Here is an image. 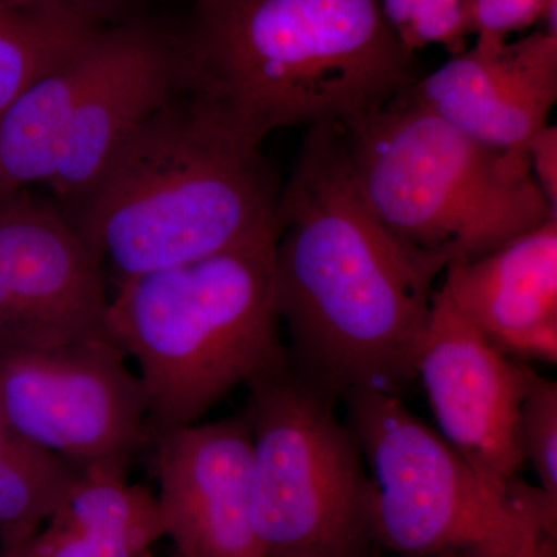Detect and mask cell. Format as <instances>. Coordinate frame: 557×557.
Masks as SVG:
<instances>
[{"mask_svg":"<svg viewBox=\"0 0 557 557\" xmlns=\"http://www.w3.org/2000/svg\"><path fill=\"white\" fill-rule=\"evenodd\" d=\"M446 260L388 228L359 189L343 127L307 132L282 188L274 278L289 362L335 398H401Z\"/></svg>","mask_w":557,"mask_h":557,"instance_id":"obj_1","label":"cell"},{"mask_svg":"<svg viewBox=\"0 0 557 557\" xmlns=\"http://www.w3.org/2000/svg\"><path fill=\"white\" fill-rule=\"evenodd\" d=\"M180 40L186 87L259 145L346 126L418 79L381 0H196Z\"/></svg>","mask_w":557,"mask_h":557,"instance_id":"obj_2","label":"cell"},{"mask_svg":"<svg viewBox=\"0 0 557 557\" xmlns=\"http://www.w3.org/2000/svg\"><path fill=\"white\" fill-rule=\"evenodd\" d=\"M282 188L262 145L185 86L60 207L120 282L277 240Z\"/></svg>","mask_w":557,"mask_h":557,"instance_id":"obj_3","label":"cell"},{"mask_svg":"<svg viewBox=\"0 0 557 557\" xmlns=\"http://www.w3.org/2000/svg\"><path fill=\"white\" fill-rule=\"evenodd\" d=\"M276 240L116 282L106 332L139 366L152 438L199 423L233 388L289 361Z\"/></svg>","mask_w":557,"mask_h":557,"instance_id":"obj_4","label":"cell"},{"mask_svg":"<svg viewBox=\"0 0 557 557\" xmlns=\"http://www.w3.org/2000/svg\"><path fill=\"white\" fill-rule=\"evenodd\" d=\"M341 127L373 211L448 265L482 258L557 218L527 150L486 145L398 98Z\"/></svg>","mask_w":557,"mask_h":557,"instance_id":"obj_5","label":"cell"},{"mask_svg":"<svg viewBox=\"0 0 557 557\" xmlns=\"http://www.w3.org/2000/svg\"><path fill=\"white\" fill-rule=\"evenodd\" d=\"M372 479L375 541L401 557H556L557 500L498 490L386 392L344 395Z\"/></svg>","mask_w":557,"mask_h":557,"instance_id":"obj_6","label":"cell"},{"mask_svg":"<svg viewBox=\"0 0 557 557\" xmlns=\"http://www.w3.org/2000/svg\"><path fill=\"white\" fill-rule=\"evenodd\" d=\"M252 512L267 557H366L373 485L336 399L292 362L247 383Z\"/></svg>","mask_w":557,"mask_h":557,"instance_id":"obj_7","label":"cell"},{"mask_svg":"<svg viewBox=\"0 0 557 557\" xmlns=\"http://www.w3.org/2000/svg\"><path fill=\"white\" fill-rule=\"evenodd\" d=\"M108 333L0 357V413L17 437L84 472L126 474L152 437L145 392Z\"/></svg>","mask_w":557,"mask_h":557,"instance_id":"obj_8","label":"cell"},{"mask_svg":"<svg viewBox=\"0 0 557 557\" xmlns=\"http://www.w3.org/2000/svg\"><path fill=\"white\" fill-rule=\"evenodd\" d=\"M106 267L54 200L0 196V357L104 335Z\"/></svg>","mask_w":557,"mask_h":557,"instance_id":"obj_9","label":"cell"},{"mask_svg":"<svg viewBox=\"0 0 557 557\" xmlns=\"http://www.w3.org/2000/svg\"><path fill=\"white\" fill-rule=\"evenodd\" d=\"M527 368L528 362L498 351L435 289L416 373L438 434L502 491L509 490L525 461L519 421Z\"/></svg>","mask_w":557,"mask_h":557,"instance_id":"obj_10","label":"cell"},{"mask_svg":"<svg viewBox=\"0 0 557 557\" xmlns=\"http://www.w3.org/2000/svg\"><path fill=\"white\" fill-rule=\"evenodd\" d=\"M153 440L157 498L175 557H267L252 512L245 417L194 423Z\"/></svg>","mask_w":557,"mask_h":557,"instance_id":"obj_11","label":"cell"},{"mask_svg":"<svg viewBox=\"0 0 557 557\" xmlns=\"http://www.w3.org/2000/svg\"><path fill=\"white\" fill-rule=\"evenodd\" d=\"M475 36L471 49L453 54L397 98L486 145L527 150L557 101V35L539 28L515 42Z\"/></svg>","mask_w":557,"mask_h":557,"instance_id":"obj_12","label":"cell"},{"mask_svg":"<svg viewBox=\"0 0 557 557\" xmlns=\"http://www.w3.org/2000/svg\"><path fill=\"white\" fill-rule=\"evenodd\" d=\"M186 86L182 40L143 21L104 28V54L47 186L58 205L90 188L132 135Z\"/></svg>","mask_w":557,"mask_h":557,"instance_id":"obj_13","label":"cell"},{"mask_svg":"<svg viewBox=\"0 0 557 557\" xmlns=\"http://www.w3.org/2000/svg\"><path fill=\"white\" fill-rule=\"evenodd\" d=\"M443 274L440 292L498 351L556 364L557 218Z\"/></svg>","mask_w":557,"mask_h":557,"instance_id":"obj_14","label":"cell"},{"mask_svg":"<svg viewBox=\"0 0 557 557\" xmlns=\"http://www.w3.org/2000/svg\"><path fill=\"white\" fill-rule=\"evenodd\" d=\"M166 536L159 498L126 474L83 472L33 539L39 557H152Z\"/></svg>","mask_w":557,"mask_h":557,"instance_id":"obj_15","label":"cell"},{"mask_svg":"<svg viewBox=\"0 0 557 557\" xmlns=\"http://www.w3.org/2000/svg\"><path fill=\"white\" fill-rule=\"evenodd\" d=\"M104 27L0 113V196L49 182L87 87L104 54Z\"/></svg>","mask_w":557,"mask_h":557,"instance_id":"obj_16","label":"cell"},{"mask_svg":"<svg viewBox=\"0 0 557 557\" xmlns=\"http://www.w3.org/2000/svg\"><path fill=\"white\" fill-rule=\"evenodd\" d=\"M83 472L60 454L14 435L0 450V549L38 536Z\"/></svg>","mask_w":557,"mask_h":557,"instance_id":"obj_17","label":"cell"},{"mask_svg":"<svg viewBox=\"0 0 557 557\" xmlns=\"http://www.w3.org/2000/svg\"><path fill=\"white\" fill-rule=\"evenodd\" d=\"M102 27L83 14L17 9L0 0V113Z\"/></svg>","mask_w":557,"mask_h":557,"instance_id":"obj_18","label":"cell"},{"mask_svg":"<svg viewBox=\"0 0 557 557\" xmlns=\"http://www.w3.org/2000/svg\"><path fill=\"white\" fill-rule=\"evenodd\" d=\"M520 448L541 480V490L557 500V383L528 364L520 406Z\"/></svg>","mask_w":557,"mask_h":557,"instance_id":"obj_19","label":"cell"},{"mask_svg":"<svg viewBox=\"0 0 557 557\" xmlns=\"http://www.w3.org/2000/svg\"><path fill=\"white\" fill-rule=\"evenodd\" d=\"M472 32L469 0H416L409 47L413 51L442 44L450 53L467 50Z\"/></svg>","mask_w":557,"mask_h":557,"instance_id":"obj_20","label":"cell"},{"mask_svg":"<svg viewBox=\"0 0 557 557\" xmlns=\"http://www.w3.org/2000/svg\"><path fill=\"white\" fill-rule=\"evenodd\" d=\"M531 172L549 205L557 209V127L547 124L527 146Z\"/></svg>","mask_w":557,"mask_h":557,"instance_id":"obj_21","label":"cell"},{"mask_svg":"<svg viewBox=\"0 0 557 557\" xmlns=\"http://www.w3.org/2000/svg\"><path fill=\"white\" fill-rule=\"evenodd\" d=\"M11 7L25 10L65 11V13L83 14L90 20H104L124 0H2Z\"/></svg>","mask_w":557,"mask_h":557,"instance_id":"obj_22","label":"cell"},{"mask_svg":"<svg viewBox=\"0 0 557 557\" xmlns=\"http://www.w3.org/2000/svg\"><path fill=\"white\" fill-rule=\"evenodd\" d=\"M381 5H383L384 14H386L387 21L391 22L392 27L398 33L403 42L409 47L413 11H416V0H381Z\"/></svg>","mask_w":557,"mask_h":557,"instance_id":"obj_23","label":"cell"},{"mask_svg":"<svg viewBox=\"0 0 557 557\" xmlns=\"http://www.w3.org/2000/svg\"><path fill=\"white\" fill-rule=\"evenodd\" d=\"M0 557H39L36 553L33 541L28 544L21 545V547L0 549Z\"/></svg>","mask_w":557,"mask_h":557,"instance_id":"obj_24","label":"cell"},{"mask_svg":"<svg viewBox=\"0 0 557 557\" xmlns=\"http://www.w3.org/2000/svg\"><path fill=\"white\" fill-rule=\"evenodd\" d=\"M13 437L14 434L11 432L9 423H7L5 418L0 413V450L5 448Z\"/></svg>","mask_w":557,"mask_h":557,"instance_id":"obj_25","label":"cell"},{"mask_svg":"<svg viewBox=\"0 0 557 557\" xmlns=\"http://www.w3.org/2000/svg\"><path fill=\"white\" fill-rule=\"evenodd\" d=\"M539 3H542V5H547V3L549 2V0H537Z\"/></svg>","mask_w":557,"mask_h":557,"instance_id":"obj_26","label":"cell"}]
</instances>
